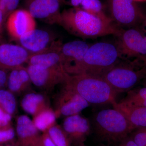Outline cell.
<instances>
[{
	"label": "cell",
	"mask_w": 146,
	"mask_h": 146,
	"mask_svg": "<svg viewBox=\"0 0 146 146\" xmlns=\"http://www.w3.org/2000/svg\"><path fill=\"white\" fill-rule=\"evenodd\" d=\"M60 25L70 34L82 38L117 35L120 29L112 22L104 21L83 10L72 7L61 12Z\"/></svg>",
	"instance_id": "cell-1"
},
{
	"label": "cell",
	"mask_w": 146,
	"mask_h": 146,
	"mask_svg": "<svg viewBox=\"0 0 146 146\" xmlns=\"http://www.w3.org/2000/svg\"><path fill=\"white\" fill-rule=\"evenodd\" d=\"M120 58L115 45L100 42L90 45L74 75L84 74L102 78Z\"/></svg>",
	"instance_id": "cell-2"
},
{
	"label": "cell",
	"mask_w": 146,
	"mask_h": 146,
	"mask_svg": "<svg viewBox=\"0 0 146 146\" xmlns=\"http://www.w3.org/2000/svg\"><path fill=\"white\" fill-rule=\"evenodd\" d=\"M92 123L100 140L110 144H119L134 130L124 115L114 108L97 112Z\"/></svg>",
	"instance_id": "cell-3"
},
{
	"label": "cell",
	"mask_w": 146,
	"mask_h": 146,
	"mask_svg": "<svg viewBox=\"0 0 146 146\" xmlns=\"http://www.w3.org/2000/svg\"><path fill=\"white\" fill-rule=\"evenodd\" d=\"M65 86L76 92L89 104L112 105L117 94L103 78L84 74L70 75Z\"/></svg>",
	"instance_id": "cell-4"
},
{
	"label": "cell",
	"mask_w": 146,
	"mask_h": 146,
	"mask_svg": "<svg viewBox=\"0 0 146 146\" xmlns=\"http://www.w3.org/2000/svg\"><path fill=\"white\" fill-rule=\"evenodd\" d=\"M117 95L133 89L146 78V63L136 58L119 60L102 77Z\"/></svg>",
	"instance_id": "cell-5"
},
{
	"label": "cell",
	"mask_w": 146,
	"mask_h": 146,
	"mask_svg": "<svg viewBox=\"0 0 146 146\" xmlns=\"http://www.w3.org/2000/svg\"><path fill=\"white\" fill-rule=\"evenodd\" d=\"M115 46L120 58H135L146 63V44L145 36L136 29H120Z\"/></svg>",
	"instance_id": "cell-6"
},
{
	"label": "cell",
	"mask_w": 146,
	"mask_h": 146,
	"mask_svg": "<svg viewBox=\"0 0 146 146\" xmlns=\"http://www.w3.org/2000/svg\"><path fill=\"white\" fill-rule=\"evenodd\" d=\"M134 0H108L111 19L120 26L130 28L144 22L146 15Z\"/></svg>",
	"instance_id": "cell-7"
},
{
	"label": "cell",
	"mask_w": 146,
	"mask_h": 146,
	"mask_svg": "<svg viewBox=\"0 0 146 146\" xmlns=\"http://www.w3.org/2000/svg\"><path fill=\"white\" fill-rule=\"evenodd\" d=\"M62 0H26V10L35 19L50 25L61 22Z\"/></svg>",
	"instance_id": "cell-8"
},
{
	"label": "cell",
	"mask_w": 146,
	"mask_h": 146,
	"mask_svg": "<svg viewBox=\"0 0 146 146\" xmlns=\"http://www.w3.org/2000/svg\"><path fill=\"white\" fill-rule=\"evenodd\" d=\"M56 38L51 32L36 28L16 41L31 55L44 52L54 46L60 41Z\"/></svg>",
	"instance_id": "cell-9"
},
{
	"label": "cell",
	"mask_w": 146,
	"mask_h": 146,
	"mask_svg": "<svg viewBox=\"0 0 146 146\" xmlns=\"http://www.w3.org/2000/svg\"><path fill=\"white\" fill-rule=\"evenodd\" d=\"M26 68L32 83L41 89H51L57 84H64L70 76L63 68L44 69L31 65Z\"/></svg>",
	"instance_id": "cell-10"
},
{
	"label": "cell",
	"mask_w": 146,
	"mask_h": 146,
	"mask_svg": "<svg viewBox=\"0 0 146 146\" xmlns=\"http://www.w3.org/2000/svg\"><path fill=\"white\" fill-rule=\"evenodd\" d=\"M90 45L81 40H76L63 44L60 53L64 70L72 75L81 63Z\"/></svg>",
	"instance_id": "cell-11"
},
{
	"label": "cell",
	"mask_w": 146,
	"mask_h": 146,
	"mask_svg": "<svg viewBox=\"0 0 146 146\" xmlns=\"http://www.w3.org/2000/svg\"><path fill=\"white\" fill-rule=\"evenodd\" d=\"M57 104L55 112L58 117L61 115L68 117L79 114L90 104L80 95L65 85Z\"/></svg>",
	"instance_id": "cell-12"
},
{
	"label": "cell",
	"mask_w": 146,
	"mask_h": 146,
	"mask_svg": "<svg viewBox=\"0 0 146 146\" xmlns=\"http://www.w3.org/2000/svg\"><path fill=\"white\" fill-rule=\"evenodd\" d=\"M7 19V31L12 39L16 41L36 28L35 19L26 9H16Z\"/></svg>",
	"instance_id": "cell-13"
},
{
	"label": "cell",
	"mask_w": 146,
	"mask_h": 146,
	"mask_svg": "<svg viewBox=\"0 0 146 146\" xmlns=\"http://www.w3.org/2000/svg\"><path fill=\"white\" fill-rule=\"evenodd\" d=\"M30 53L20 45H0V69L11 71L27 63Z\"/></svg>",
	"instance_id": "cell-14"
},
{
	"label": "cell",
	"mask_w": 146,
	"mask_h": 146,
	"mask_svg": "<svg viewBox=\"0 0 146 146\" xmlns=\"http://www.w3.org/2000/svg\"><path fill=\"white\" fill-rule=\"evenodd\" d=\"M62 128L71 144L78 145L84 143L91 130L89 120L79 114L67 117L63 121Z\"/></svg>",
	"instance_id": "cell-15"
},
{
	"label": "cell",
	"mask_w": 146,
	"mask_h": 146,
	"mask_svg": "<svg viewBox=\"0 0 146 146\" xmlns=\"http://www.w3.org/2000/svg\"><path fill=\"white\" fill-rule=\"evenodd\" d=\"M62 44L60 41L54 46L44 52L31 55L27 62L28 65L44 69L63 68L60 53Z\"/></svg>",
	"instance_id": "cell-16"
},
{
	"label": "cell",
	"mask_w": 146,
	"mask_h": 146,
	"mask_svg": "<svg viewBox=\"0 0 146 146\" xmlns=\"http://www.w3.org/2000/svg\"><path fill=\"white\" fill-rule=\"evenodd\" d=\"M39 131L27 115L18 117L16 123V132L19 146H33L40 135Z\"/></svg>",
	"instance_id": "cell-17"
},
{
	"label": "cell",
	"mask_w": 146,
	"mask_h": 146,
	"mask_svg": "<svg viewBox=\"0 0 146 146\" xmlns=\"http://www.w3.org/2000/svg\"><path fill=\"white\" fill-rule=\"evenodd\" d=\"M32 83L26 68L23 66L10 71L7 85L9 90L13 94H19L26 90Z\"/></svg>",
	"instance_id": "cell-18"
},
{
	"label": "cell",
	"mask_w": 146,
	"mask_h": 146,
	"mask_svg": "<svg viewBox=\"0 0 146 146\" xmlns=\"http://www.w3.org/2000/svg\"><path fill=\"white\" fill-rule=\"evenodd\" d=\"M112 106L124 115L134 129L146 127V108L127 107L117 102Z\"/></svg>",
	"instance_id": "cell-19"
},
{
	"label": "cell",
	"mask_w": 146,
	"mask_h": 146,
	"mask_svg": "<svg viewBox=\"0 0 146 146\" xmlns=\"http://www.w3.org/2000/svg\"><path fill=\"white\" fill-rule=\"evenodd\" d=\"M21 106L25 112L33 117L48 107L45 97L42 94L30 93L24 96Z\"/></svg>",
	"instance_id": "cell-20"
},
{
	"label": "cell",
	"mask_w": 146,
	"mask_h": 146,
	"mask_svg": "<svg viewBox=\"0 0 146 146\" xmlns=\"http://www.w3.org/2000/svg\"><path fill=\"white\" fill-rule=\"evenodd\" d=\"M119 103L127 107L146 108V86L133 88Z\"/></svg>",
	"instance_id": "cell-21"
},
{
	"label": "cell",
	"mask_w": 146,
	"mask_h": 146,
	"mask_svg": "<svg viewBox=\"0 0 146 146\" xmlns=\"http://www.w3.org/2000/svg\"><path fill=\"white\" fill-rule=\"evenodd\" d=\"M57 117L55 112L48 108L33 117V121L39 131L44 132L56 124Z\"/></svg>",
	"instance_id": "cell-22"
},
{
	"label": "cell",
	"mask_w": 146,
	"mask_h": 146,
	"mask_svg": "<svg viewBox=\"0 0 146 146\" xmlns=\"http://www.w3.org/2000/svg\"><path fill=\"white\" fill-rule=\"evenodd\" d=\"M80 6L83 10L104 21L113 23L111 18L105 13L103 6L100 0H84Z\"/></svg>",
	"instance_id": "cell-23"
},
{
	"label": "cell",
	"mask_w": 146,
	"mask_h": 146,
	"mask_svg": "<svg viewBox=\"0 0 146 146\" xmlns=\"http://www.w3.org/2000/svg\"><path fill=\"white\" fill-rule=\"evenodd\" d=\"M56 146H71V143L63 128L56 124L47 131Z\"/></svg>",
	"instance_id": "cell-24"
},
{
	"label": "cell",
	"mask_w": 146,
	"mask_h": 146,
	"mask_svg": "<svg viewBox=\"0 0 146 146\" xmlns=\"http://www.w3.org/2000/svg\"><path fill=\"white\" fill-rule=\"evenodd\" d=\"M0 107L11 116L15 113L16 108V98L9 90H0Z\"/></svg>",
	"instance_id": "cell-25"
},
{
	"label": "cell",
	"mask_w": 146,
	"mask_h": 146,
	"mask_svg": "<svg viewBox=\"0 0 146 146\" xmlns=\"http://www.w3.org/2000/svg\"><path fill=\"white\" fill-rule=\"evenodd\" d=\"M20 0H0V9L3 14L4 20L16 10Z\"/></svg>",
	"instance_id": "cell-26"
},
{
	"label": "cell",
	"mask_w": 146,
	"mask_h": 146,
	"mask_svg": "<svg viewBox=\"0 0 146 146\" xmlns=\"http://www.w3.org/2000/svg\"><path fill=\"white\" fill-rule=\"evenodd\" d=\"M16 132L11 125L7 127L0 128V145L13 142Z\"/></svg>",
	"instance_id": "cell-27"
},
{
	"label": "cell",
	"mask_w": 146,
	"mask_h": 146,
	"mask_svg": "<svg viewBox=\"0 0 146 146\" xmlns=\"http://www.w3.org/2000/svg\"><path fill=\"white\" fill-rule=\"evenodd\" d=\"M33 146H56L54 143L47 131L43 132Z\"/></svg>",
	"instance_id": "cell-28"
},
{
	"label": "cell",
	"mask_w": 146,
	"mask_h": 146,
	"mask_svg": "<svg viewBox=\"0 0 146 146\" xmlns=\"http://www.w3.org/2000/svg\"><path fill=\"white\" fill-rule=\"evenodd\" d=\"M12 116L0 107V128L10 126Z\"/></svg>",
	"instance_id": "cell-29"
},
{
	"label": "cell",
	"mask_w": 146,
	"mask_h": 146,
	"mask_svg": "<svg viewBox=\"0 0 146 146\" xmlns=\"http://www.w3.org/2000/svg\"><path fill=\"white\" fill-rule=\"evenodd\" d=\"M8 76L7 71L0 69V90L7 84Z\"/></svg>",
	"instance_id": "cell-30"
},
{
	"label": "cell",
	"mask_w": 146,
	"mask_h": 146,
	"mask_svg": "<svg viewBox=\"0 0 146 146\" xmlns=\"http://www.w3.org/2000/svg\"><path fill=\"white\" fill-rule=\"evenodd\" d=\"M117 146H138V145L135 143V142L133 141L129 135L118 144Z\"/></svg>",
	"instance_id": "cell-31"
},
{
	"label": "cell",
	"mask_w": 146,
	"mask_h": 146,
	"mask_svg": "<svg viewBox=\"0 0 146 146\" xmlns=\"http://www.w3.org/2000/svg\"><path fill=\"white\" fill-rule=\"evenodd\" d=\"M84 0H63V3H67L72 7H80L82 3Z\"/></svg>",
	"instance_id": "cell-32"
},
{
	"label": "cell",
	"mask_w": 146,
	"mask_h": 146,
	"mask_svg": "<svg viewBox=\"0 0 146 146\" xmlns=\"http://www.w3.org/2000/svg\"><path fill=\"white\" fill-rule=\"evenodd\" d=\"M0 146H19L17 141L16 142H12L8 143L2 144Z\"/></svg>",
	"instance_id": "cell-33"
},
{
	"label": "cell",
	"mask_w": 146,
	"mask_h": 146,
	"mask_svg": "<svg viewBox=\"0 0 146 146\" xmlns=\"http://www.w3.org/2000/svg\"><path fill=\"white\" fill-rule=\"evenodd\" d=\"M143 86H146V78L145 79L143 80Z\"/></svg>",
	"instance_id": "cell-34"
},
{
	"label": "cell",
	"mask_w": 146,
	"mask_h": 146,
	"mask_svg": "<svg viewBox=\"0 0 146 146\" xmlns=\"http://www.w3.org/2000/svg\"><path fill=\"white\" fill-rule=\"evenodd\" d=\"M136 2H144L146 0H134Z\"/></svg>",
	"instance_id": "cell-35"
},
{
	"label": "cell",
	"mask_w": 146,
	"mask_h": 146,
	"mask_svg": "<svg viewBox=\"0 0 146 146\" xmlns=\"http://www.w3.org/2000/svg\"><path fill=\"white\" fill-rule=\"evenodd\" d=\"M78 146H86L84 145V143H82L80 144V145H78Z\"/></svg>",
	"instance_id": "cell-36"
},
{
	"label": "cell",
	"mask_w": 146,
	"mask_h": 146,
	"mask_svg": "<svg viewBox=\"0 0 146 146\" xmlns=\"http://www.w3.org/2000/svg\"><path fill=\"white\" fill-rule=\"evenodd\" d=\"M144 23H145V24L146 26V16L145 17V21H144Z\"/></svg>",
	"instance_id": "cell-37"
},
{
	"label": "cell",
	"mask_w": 146,
	"mask_h": 146,
	"mask_svg": "<svg viewBox=\"0 0 146 146\" xmlns=\"http://www.w3.org/2000/svg\"><path fill=\"white\" fill-rule=\"evenodd\" d=\"M145 41L146 44V36H145Z\"/></svg>",
	"instance_id": "cell-38"
},
{
	"label": "cell",
	"mask_w": 146,
	"mask_h": 146,
	"mask_svg": "<svg viewBox=\"0 0 146 146\" xmlns=\"http://www.w3.org/2000/svg\"><path fill=\"white\" fill-rule=\"evenodd\" d=\"M62 3H63V0H62Z\"/></svg>",
	"instance_id": "cell-39"
},
{
	"label": "cell",
	"mask_w": 146,
	"mask_h": 146,
	"mask_svg": "<svg viewBox=\"0 0 146 146\" xmlns=\"http://www.w3.org/2000/svg\"><path fill=\"white\" fill-rule=\"evenodd\" d=\"M1 37H0V40H1Z\"/></svg>",
	"instance_id": "cell-40"
}]
</instances>
